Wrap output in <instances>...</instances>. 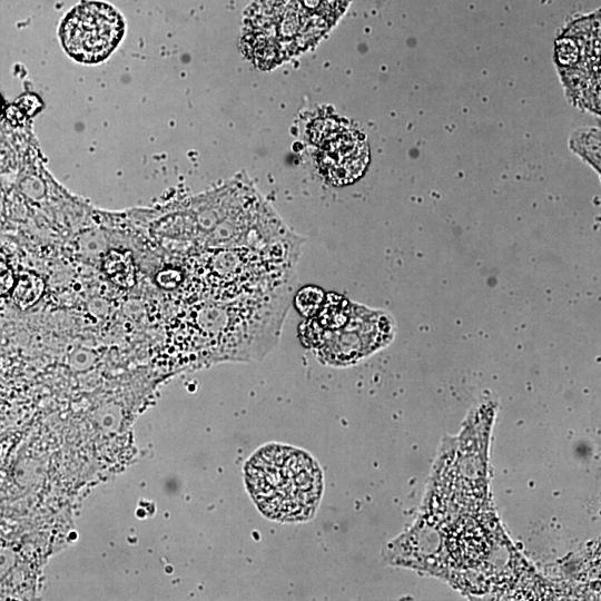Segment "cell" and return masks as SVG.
Here are the masks:
<instances>
[{
    "label": "cell",
    "instance_id": "obj_6",
    "mask_svg": "<svg viewBox=\"0 0 601 601\" xmlns=\"http://www.w3.org/2000/svg\"><path fill=\"white\" fill-rule=\"evenodd\" d=\"M102 269L107 277L120 287H131L136 282L135 263L127 250H109L104 257Z\"/></svg>",
    "mask_w": 601,
    "mask_h": 601
},
{
    "label": "cell",
    "instance_id": "obj_2",
    "mask_svg": "<svg viewBox=\"0 0 601 601\" xmlns=\"http://www.w3.org/2000/svg\"><path fill=\"white\" fill-rule=\"evenodd\" d=\"M245 480L262 513L284 522L312 518L323 491L317 462L304 451L278 444L262 447L248 460Z\"/></svg>",
    "mask_w": 601,
    "mask_h": 601
},
{
    "label": "cell",
    "instance_id": "obj_5",
    "mask_svg": "<svg viewBox=\"0 0 601 601\" xmlns=\"http://www.w3.org/2000/svg\"><path fill=\"white\" fill-rule=\"evenodd\" d=\"M319 171L333 185H347L365 171L368 147L364 136L338 120H326L315 129Z\"/></svg>",
    "mask_w": 601,
    "mask_h": 601
},
{
    "label": "cell",
    "instance_id": "obj_8",
    "mask_svg": "<svg viewBox=\"0 0 601 601\" xmlns=\"http://www.w3.org/2000/svg\"><path fill=\"white\" fill-rule=\"evenodd\" d=\"M45 290L42 278L33 273L20 274L12 288V299L14 304L27 309L38 302Z\"/></svg>",
    "mask_w": 601,
    "mask_h": 601
},
{
    "label": "cell",
    "instance_id": "obj_4",
    "mask_svg": "<svg viewBox=\"0 0 601 601\" xmlns=\"http://www.w3.org/2000/svg\"><path fill=\"white\" fill-rule=\"evenodd\" d=\"M395 329L394 319L387 313L353 304L347 323L326 332L317 353L322 361L332 365L355 364L390 344Z\"/></svg>",
    "mask_w": 601,
    "mask_h": 601
},
{
    "label": "cell",
    "instance_id": "obj_9",
    "mask_svg": "<svg viewBox=\"0 0 601 601\" xmlns=\"http://www.w3.org/2000/svg\"><path fill=\"white\" fill-rule=\"evenodd\" d=\"M324 302V293L315 286H306L302 288L295 298L297 309L307 317L317 314Z\"/></svg>",
    "mask_w": 601,
    "mask_h": 601
},
{
    "label": "cell",
    "instance_id": "obj_1",
    "mask_svg": "<svg viewBox=\"0 0 601 601\" xmlns=\"http://www.w3.org/2000/svg\"><path fill=\"white\" fill-rule=\"evenodd\" d=\"M349 0H254L242 35L245 56L267 70L313 46L336 23Z\"/></svg>",
    "mask_w": 601,
    "mask_h": 601
},
{
    "label": "cell",
    "instance_id": "obj_7",
    "mask_svg": "<svg viewBox=\"0 0 601 601\" xmlns=\"http://www.w3.org/2000/svg\"><path fill=\"white\" fill-rule=\"evenodd\" d=\"M352 309L353 304L347 298L329 293L317 312L316 321L326 332H333L347 323Z\"/></svg>",
    "mask_w": 601,
    "mask_h": 601
},
{
    "label": "cell",
    "instance_id": "obj_10",
    "mask_svg": "<svg viewBox=\"0 0 601 601\" xmlns=\"http://www.w3.org/2000/svg\"><path fill=\"white\" fill-rule=\"evenodd\" d=\"M14 283L12 269L3 260H0V297L11 292Z\"/></svg>",
    "mask_w": 601,
    "mask_h": 601
},
{
    "label": "cell",
    "instance_id": "obj_3",
    "mask_svg": "<svg viewBox=\"0 0 601 601\" xmlns=\"http://www.w3.org/2000/svg\"><path fill=\"white\" fill-rule=\"evenodd\" d=\"M125 33V20L112 6L102 1H83L62 19L61 43L68 55L80 62L106 59Z\"/></svg>",
    "mask_w": 601,
    "mask_h": 601
}]
</instances>
